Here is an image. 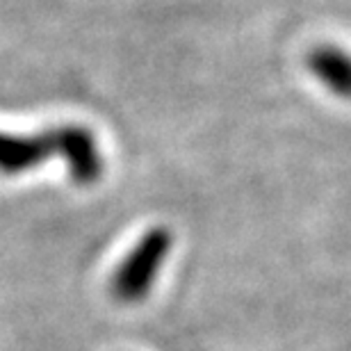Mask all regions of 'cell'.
Listing matches in <instances>:
<instances>
[{
  "instance_id": "6da1fadb",
  "label": "cell",
  "mask_w": 351,
  "mask_h": 351,
  "mask_svg": "<svg viewBox=\"0 0 351 351\" xmlns=\"http://www.w3.org/2000/svg\"><path fill=\"white\" fill-rule=\"evenodd\" d=\"M62 158L73 182L94 185L103 176V153L96 135L85 125H62L34 135L0 130V173L19 176Z\"/></svg>"
},
{
  "instance_id": "7a4b0ae2",
  "label": "cell",
  "mask_w": 351,
  "mask_h": 351,
  "mask_svg": "<svg viewBox=\"0 0 351 351\" xmlns=\"http://www.w3.org/2000/svg\"><path fill=\"white\" fill-rule=\"evenodd\" d=\"M173 249V235L169 228L156 226L139 237L137 244L128 251V256L119 263L112 276V292L123 304L142 301L162 271Z\"/></svg>"
},
{
  "instance_id": "3957f363",
  "label": "cell",
  "mask_w": 351,
  "mask_h": 351,
  "mask_svg": "<svg viewBox=\"0 0 351 351\" xmlns=\"http://www.w3.org/2000/svg\"><path fill=\"white\" fill-rule=\"evenodd\" d=\"M308 69L315 78H319L328 91L338 96H347L351 87V64L342 48L335 46H319L315 48L308 58Z\"/></svg>"
}]
</instances>
